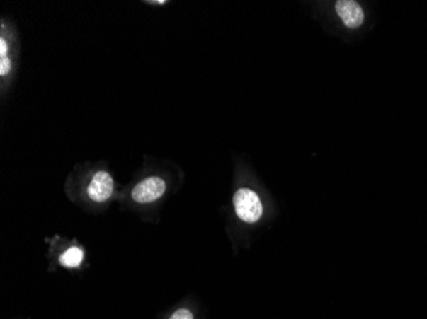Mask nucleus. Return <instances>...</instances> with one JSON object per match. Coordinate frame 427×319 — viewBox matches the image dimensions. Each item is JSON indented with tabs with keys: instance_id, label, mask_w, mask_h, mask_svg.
I'll list each match as a JSON object with an SVG mask.
<instances>
[{
	"instance_id": "nucleus-9",
	"label": "nucleus",
	"mask_w": 427,
	"mask_h": 319,
	"mask_svg": "<svg viewBox=\"0 0 427 319\" xmlns=\"http://www.w3.org/2000/svg\"><path fill=\"white\" fill-rule=\"evenodd\" d=\"M152 4H160V6H163L165 4L164 0H159V1H152Z\"/></svg>"
},
{
	"instance_id": "nucleus-6",
	"label": "nucleus",
	"mask_w": 427,
	"mask_h": 319,
	"mask_svg": "<svg viewBox=\"0 0 427 319\" xmlns=\"http://www.w3.org/2000/svg\"><path fill=\"white\" fill-rule=\"evenodd\" d=\"M169 319H195V317L191 311H188V309H178L171 314Z\"/></svg>"
},
{
	"instance_id": "nucleus-7",
	"label": "nucleus",
	"mask_w": 427,
	"mask_h": 319,
	"mask_svg": "<svg viewBox=\"0 0 427 319\" xmlns=\"http://www.w3.org/2000/svg\"><path fill=\"white\" fill-rule=\"evenodd\" d=\"M11 71V60L7 57L0 59V76H6Z\"/></svg>"
},
{
	"instance_id": "nucleus-8",
	"label": "nucleus",
	"mask_w": 427,
	"mask_h": 319,
	"mask_svg": "<svg viewBox=\"0 0 427 319\" xmlns=\"http://www.w3.org/2000/svg\"><path fill=\"white\" fill-rule=\"evenodd\" d=\"M8 52V45L7 42H6V40L1 39L0 40V55H1V58H4V57H7Z\"/></svg>"
},
{
	"instance_id": "nucleus-5",
	"label": "nucleus",
	"mask_w": 427,
	"mask_h": 319,
	"mask_svg": "<svg viewBox=\"0 0 427 319\" xmlns=\"http://www.w3.org/2000/svg\"><path fill=\"white\" fill-rule=\"evenodd\" d=\"M85 258L84 249L79 247L68 248L59 257L60 265L66 268H79Z\"/></svg>"
},
{
	"instance_id": "nucleus-3",
	"label": "nucleus",
	"mask_w": 427,
	"mask_h": 319,
	"mask_svg": "<svg viewBox=\"0 0 427 319\" xmlns=\"http://www.w3.org/2000/svg\"><path fill=\"white\" fill-rule=\"evenodd\" d=\"M114 182L109 173L99 171L96 173L87 188V195L93 202H106L113 195Z\"/></svg>"
},
{
	"instance_id": "nucleus-1",
	"label": "nucleus",
	"mask_w": 427,
	"mask_h": 319,
	"mask_svg": "<svg viewBox=\"0 0 427 319\" xmlns=\"http://www.w3.org/2000/svg\"><path fill=\"white\" fill-rule=\"evenodd\" d=\"M236 214L241 220L247 224H255L263 214V203L256 192L249 188L238 189L233 197Z\"/></svg>"
},
{
	"instance_id": "nucleus-2",
	"label": "nucleus",
	"mask_w": 427,
	"mask_h": 319,
	"mask_svg": "<svg viewBox=\"0 0 427 319\" xmlns=\"http://www.w3.org/2000/svg\"><path fill=\"white\" fill-rule=\"evenodd\" d=\"M166 184L159 176H150L145 180L138 182L137 185L132 190V199L135 202L146 204V203L155 202L159 198L164 196Z\"/></svg>"
},
{
	"instance_id": "nucleus-4",
	"label": "nucleus",
	"mask_w": 427,
	"mask_h": 319,
	"mask_svg": "<svg viewBox=\"0 0 427 319\" xmlns=\"http://www.w3.org/2000/svg\"><path fill=\"white\" fill-rule=\"evenodd\" d=\"M336 13L349 28H358L363 23L365 13L357 1L339 0L336 1Z\"/></svg>"
}]
</instances>
